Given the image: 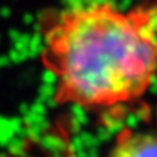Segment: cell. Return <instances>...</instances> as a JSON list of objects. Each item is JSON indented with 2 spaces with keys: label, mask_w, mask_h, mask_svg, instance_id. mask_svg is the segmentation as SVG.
<instances>
[{
  "label": "cell",
  "mask_w": 157,
  "mask_h": 157,
  "mask_svg": "<svg viewBox=\"0 0 157 157\" xmlns=\"http://www.w3.org/2000/svg\"><path fill=\"white\" fill-rule=\"evenodd\" d=\"M40 32V59L55 78L57 105L92 110L135 102L157 76V2L50 11Z\"/></svg>",
  "instance_id": "obj_1"
},
{
  "label": "cell",
  "mask_w": 157,
  "mask_h": 157,
  "mask_svg": "<svg viewBox=\"0 0 157 157\" xmlns=\"http://www.w3.org/2000/svg\"><path fill=\"white\" fill-rule=\"evenodd\" d=\"M109 155L117 157L157 156V132L123 128L117 132Z\"/></svg>",
  "instance_id": "obj_2"
}]
</instances>
